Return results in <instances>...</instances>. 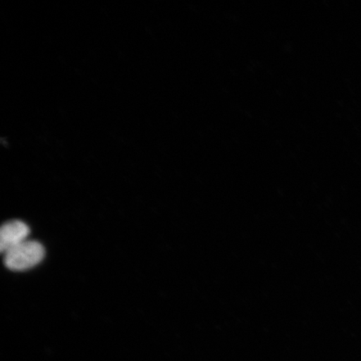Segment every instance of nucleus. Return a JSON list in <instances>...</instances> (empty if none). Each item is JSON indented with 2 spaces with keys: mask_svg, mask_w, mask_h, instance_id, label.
<instances>
[{
  "mask_svg": "<svg viewBox=\"0 0 361 361\" xmlns=\"http://www.w3.org/2000/svg\"><path fill=\"white\" fill-rule=\"evenodd\" d=\"M30 228L22 221H11L4 224L0 231V250L3 254L27 240Z\"/></svg>",
  "mask_w": 361,
  "mask_h": 361,
  "instance_id": "f03ea898",
  "label": "nucleus"
},
{
  "mask_svg": "<svg viewBox=\"0 0 361 361\" xmlns=\"http://www.w3.org/2000/svg\"><path fill=\"white\" fill-rule=\"evenodd\" d=\"M44 254L42 243L26 240L4 254V264L13 271H25L38 265Z\"/></svg>",
  "mask_w": 361,
  "mask_h": 361,
  "instance_id": "f257e3e1",
  "label": "nucleus"
}]
</instances>
